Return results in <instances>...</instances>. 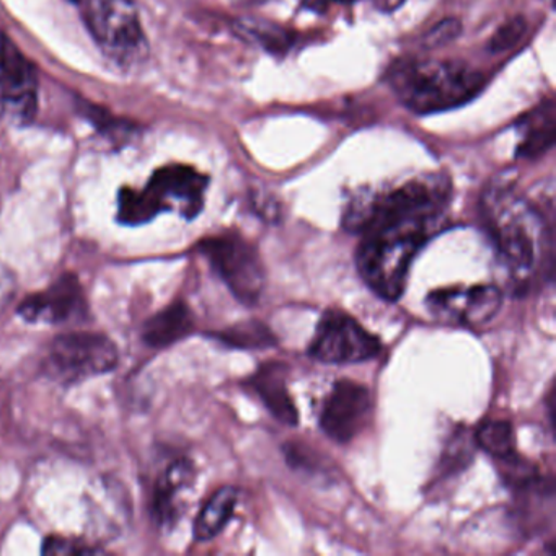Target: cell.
Masks as SVG:
<instances>
[{
  "label": "cell",
  "mask_w": 556,
  "mask_h": 556,
  "mask_svg": "<svg viewBox=\"0 0 556 556\" xmlns=\"http://www.w3.org/2000/svg\"><path fill=\"white\" fill-rule=\"evenodd\" d=\"M38 105L37 71L22 51L0 37V110L15 125L34 122Z\"/></svg>",
  "instance_id": "ba28073f"
},
{
  "label": "cell",
  "mask_w": 556,
  "mask_h": 556,
  "mask_svg": "<svg viewBox=\"0 0 556 556\" xmlns=\"http://www.w3.org/2000/svg\"><path fill=\"white\" fill-rule=\"evenodd\" d=\"M389 83L406 109L431 115L473 100L484 77L460 61L416 60L393 66Z\"/></svg>",
  "instance_id": "3957f363"
},
{
  "label": "cell",
  "mask_w": 556,
  "mask_h": 556,
  "mask_svg": "<svg viewBox=\"0 0 556 556\" xmlns=\"http://www.w3.org/2000/svg\"><path fill=\"white\" fill-rule=\"evenodd\" d=\"M198 249L236 299L245 305L258 304L265 289V268L252 243L229 232L201 240Z\"/></svg>",
  "instance_id": "5b68a950"
},
{
  "label": "cell",
  "mask_w": 556,
  "mask_h": 556,
  "mask_svg": "<svg viewBox=\"0 0 556 556\" xmlns=\"http://www.w3.org/2000/svg\"><path fill=\"white\" fill-rule=\"evenodd\" d=\"M159 210L148 191L125 190L119 193L118 219L126 226H141L157 216Z\"/></svg>",
  "instance_id": "44dd1931"
},
{
  "label": "cell",
  "mask_w": 556,
  "mask_h": 556,
  "mask_svg": "<svg viewBox=\"0 0 556 556\" xmlns=\"http://www.w3.org/2000/svg\"><path fill=\"white\" fill-rule=\"evenodd\" d=\"M451 198V180L431 174L348 204L344 227L361 236L357 271L380 299L402 298L416 255L442 229Z\"/></svg>",
  "instance_id": "6da1fadb"
},
{
  "label": "cell",
  "mask_w": 556,
  "mask_h": 556,
  "mask_svg": "<svg viewBox=\"0 0 556 556\" xmlns=\"http://www.w3.org/2000/svg\"><path fill=\"white\" fill-rule=\"evenodd\" d=\"M96 549L89 548L84 543L76 542L73 539H63V536H50L43 545L45 555H76V553H93Z\"/></svg>",
  "instance_id": "cb8c5ba5"
},
{
  "label": "cell",
  "mask_w": 556,
  "mask_h": 556,
  "mask_svg": "<svg viewBox=\"0 0 556 556\" xmlns=\"http://www.w3.org/2000/svg\"><path fill=\"white\" fill-rule=\"evenodd\" d=\"M286 377L288 370L285 364L268 363L247 380V387L255 392L278 421L295 426L299 422V413L286 386Z\"/></svg>",
  "instance_id": "4fadbf2b"
},
{
  "label": "cell",
  "mask_w": 556,
  "mask_h": 556,
  "mask_svg": "<svg viewBox=\"0 0 556 556\" xmlns=\"http://www.w3.org/2000/svg\"><path fill=\"white\" fill-rule=\"evenodd\" d=\"M354 0H302V5L308 11L317 12V14H321V12H327L331 5L334 4H351Z\"/></svg>",
  "instance_id": "d4e9b609"
},
{
  "label": "cell",
  "mask_w": 556,
  "mask_h": 556,
  "mask_svg": "<svg viewBox=\"0 0 556 556\" xmlns=\"http://www.w3.org/2000/svg\"><path fill=\"white\" fill-rule=\"evenodd\" d=\"M522 141L516 154L522 159H536L545 154L555 142V103L546 100L519 123Z\"/></svg>",
  "instance_id": "5bb4252c"
},
{
  "label": "cell",
  "mask_w": 556,
  "mask_h": 556,
  "mask_svg": "<svg viewBox=\"0 0 556 556\" xmlns=\"http://www.w3.org/2000/svg\"><path fill=\"white\" fill-rule=\"evenodd\" d=\"M369 2L377 11L386 12V14H390L405 4V0H369Z\"/></svg>",
  "instance_id": "484cf974"
},
{
  "label": "cell",
  "mask_w": 556,
  "mask_h": 556,
  "mask_svg": "<svg viewBox=\"0 0 556 556\" xmlns=\"http://www.w3.org/2000/svg\"><path fill=\"white\" fill-rule=\"evenodd\" d=\"M84 22L103 53L122 66L148 54L144 31L132 0H83Z\"/></svg>",
  "instance_id": "277c9868"
},
{
  "label": "cell",
  "mask_w": 556,
  "mask_h": 556,
  "mask_svg": "<svg viewBox=\"0 0 556 556\" xmlns=\"http://www.w3.org/2000/svg\"><path fill=\"white\" fill-rule=\"evenodd\" d=\"M370 415L369 389L354 380H338L321 406L320 428L331 441L348 444L366 428Z\"/></svg>",
  "instance_id": "30bf717a"
},
{
  "label": "cell",
  "mask_w": 556,
  "mask_h": 556,
  "mask_svg": "<svg viewBox=\"0 0 556 556\" xmlns=\"http://www.w3.org/2000/svg\"><path fill=\"white\" fill-rule=\"evenodd\" d=\"M193 480V465L188 460H178L168 467L162 477L157 488V496H155V507L162 520L174 519L175 501L180 496L181 491L187 490Z\"/></svg>",
  "instance_id": "e0dca14e"
},
{
  "label": "cell",
  "mask_w": 556,
  "mask_h": 556,
  "mask_svg": "<svg viewBox=\"0 0 556 556\" xmlns=\"http://www.w3.org/2000/svg\"><path fill=\"white\" fill-rule=\"evenodd\" d=\"M481 214L504 265L519 285L539 271L552 275V232L542 213L506 177L488 188Z\"/></svg>",
  "instance_id": "7a4b0ae2"
},
{
  "label": "cell",
  "mask_w": 556,
  "mask_h": 556,
  "mask_svg": "<svg viewBox=\"0 0 556 556\" xmlns=\"http://www.w3.org/2000/svg\"><path fill=\"white\" fill-rule=\"evenodd\" d=\"M116 344L105 334L67 333L56 338L47 357V372L61 383H77L118 366Z\"/></svg>",
  "instance_id": "8992f818"
},
{
  "label": "cell",
  "mask_w": 556,
  "mask_h": 556,
  "mask_svg": "<svg viewBox=\"0 0 556 556\" xmlns=\"http://www.w3.org/2000/svg\"><path fill=\"white\" fill-rule=\"evenodd\" d=\"M217 338L227 346L239 348V350H266L276 344L273 331L260 321H247V324L227 328L220 331Z\"/></svg>",
  "instance_id": "ffe728a7"
},
{
  "label": "cell",
  "mask_w": 556,
  "mask_h": 556,
  "mask_svg": "<svg viewBox=\"0 0 556 556\" xmlns=\"http://www.w3.org/2000/svg\"><path fill=\"white\" fill-rule=\"evenodd\" d=\"M86 311V295L74 275H64L50 288L30 295L18 305V315L28 324H66L83 317Z\"/></svg>",
  "instance_id": "7c38bea8"
},
{
  "label": "cell",
  "mask_w": 556,
  "mask_h": 556,
  "mask_svg": "<svg viewBox=\"0 0 556 556\" xmlns=\"http://www.w3.org/2000/svg\"><path fill=\"white\" fill-rule=\"evenodd\" d=\"M237 500H239V491L236 488L224 486L217 490L194 520V539L207 542L219 535L232 517Z\"/></svg>",
  "instance_id": "2e32d148"
},
{
  "label": "cell",
  "mask_w": 556,
  "mask_h": 556,
  "mask_svg": "<svg viewBox=\"0 0 556 556\" xmlns=\"http://www.w3.org/2000/svg\"><path fill=\"white\" fill-rule=\"evenodd\" d=\"M526 31L527 22L522 17L510 18L491 38V53H501V51L509 50L514 45L519 43L520 38L526 35Z\"/></svg>",
  "instance_id": "7402d4cb"
},
{
  "label": "cell",
  "mask_w": 556,
  "mask_h": 556,
  "mask_svg": "<svg viewBox=\"0 0 556 556\" xmlns=\"http://www.w3.org/2000/svg\"><path fill=\"white\" fill-rule=\"evenodd\" d=\"M478 447L483 448L497 462L516 455V439H514L513 426L503 419H490L478 426L475 434Z\"/></svg>",
  "instance_id": "d6986e66"
},
{
  "label": "cell",
  "mask_w": 556,
  "mask_h": 556,
  "mask_svg": "<svg viewBox=\"0 0 556 556\" xmlns=\"http://www.w3.org/2000/svg\"><path fill=\"white\" fill-rule=\"evenodd\" d=\"M207 178L185 165H170L155 172L146 191L151 194L159 213L178 207L181 216L193 219L203 210Z\"/></svg>",
  "instance_id": "8fae6325"
},
{
  "label": "cell",
  "mask_w": 556,
  "mask_h": 556,
  "mask_svg": "<svg viewBox=\"0 0 556 556\" xmlns=\"http://www.w3.org/2000/svg\"><path fill=\"white\" fill-rule=\"evenodd\" d=\"M382 341L346 312L330 308L321 315L308 354L327 364L364 363L379 356Z\"/></svg>",
  "instance_id": "52a82bcc"
},
{
  "label": "cell",
  "mask_w": 556,
  "mask_h": 556,
  "mask_svg": "<svg viewBox=\"0 0 556 556\" xmlns=\"http://www.w3.org/2000/svg\"><path fill=\"white\" fill-rule=\"evenodd\" d=\"M462 25L460 22L455 18H445L441 24L435 25L431 31L425 37L426 48H439L444 45L451 43L455 38L460 35Z\"/></svg>",
  "instance_id": "603a6c76"
},
{
  "label": "cell",
  "mask_w": 556,
  "mask_h": 556,
  "mask_svg": "<svg viewBox=\"0 0 556 556\" xmlns=\"http://www.w3.org/2000/svg\"><path fill=\"white\" fill-rule=\"evenodd\" d=\"M426 305L439 321L477 328L496 317L503 305V292L491 285L435 289L426 299Z\"/></svg>",
  "instance_id": "9c48e42d"
},
{
  "label": "cell",
  "mask_w": 556,
  "mask_h": 556,
  "mask_svg": "<svg viewBox=\"0 0 556 556\" xmlns=\"http://www.w3.org/2000/svg\"><path fill=\"white\" fill-rule=\"evenodd\" d=\"M236 30L240 37L252 40L269 53H286L294 43V38L288 30L271 22L242 18L237 22Z\"/></svg>",
  "instance_id": "ac0fdd59"
},
{
  "label": "cell",
  "mask_w": 556,
  "mask_h": 556,
  "mask_svg": "<svg viewBox=\"0 0 556 556\" xmlns=\"http://www.w3.org/2000/svg\"><path fill=\"white\" fill-rule=\"evenodd\" d=\"M194 318L190 308L184 302H175L170 307L164 308L146 324V343L152 348H167L193 331Z\"/></svg>",
  "instance_id": "9a60e30c"
}]
</instances>
